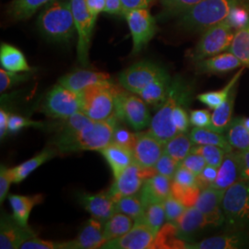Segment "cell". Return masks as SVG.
Segmentation results:
<instances>
[{
    "mask_svg": "<svg viewBox=\"0 0 249 249\" xmlns=\"http://www.w3.org/2000/svg\"><path fill=\"white\" fill-rule=\"evenodd\" d=\"M37 25L47 40L55 43L69 42L76 31L71 2L51 0L39 16Z\"/></svg>",
    "mask_w": 249,
    "mask_h": 249,
    "instance_id": "obj_1",
    "label": "cell"
},
{
    "mask_svg": "<svg viewBox=\"0 0 249 249\" xmlns=\"http://www.w3.org/2000/svg\"><path fill=\"white\" fill-rule=\"evenodd\" d=\"M189 88L180 79L172 80L168 94L159 110L151 118L149 133L154 136L160 142L165 144L178 135V130L173 123L175 108L182 101L189 99Z\"/></svg>",
    "mask_w": 249,
    "mask_h": 249,
    "instance_id": "obj_2",
    "label": "cell"
},
{
    "mask_svg": "<svg viewBox=\"0 0 249 249\" xmlns=\"http://www.w3.org/2000/svg\"><path fill=\"white\" fill-rule=\"evenodd\" d=\"M222 210L227 229L244 231L249 227V179H240L224 190Z\"/></svg>",
    "mask_w": 249,
    "mask_h": 249,
    "instance_id": "obj_3",
    "label": "cell"
},
{
    "mask_svg": "<svg viewBox=\"0 0 249 249\" xmlns=\"http://www.w3.org/2000/svg\"><path fill=\"white\" fill-rule=\"evenodd\" d=\"M118 121L119 119L116 115L105 121L91 120L79 130L59 152L69 153L78 151H101L112 142L114 131Z\"/></svg>",
    "mask_w": 249,
    "mask_h": 249,
    "instance_id": "obj_4",
    "label": "cell"
},
{
    "mask_svg": "<svg viewBox=\"0 0 249 249\" xmlns=\"http://www.w3.org/2000/svg\"><path fill=\"white\" fill-rule=\"evenodd\" d=\"M240 0H202L182 13L181 21L188 29L206 31L225 20Z\"/></svg>",
    "mask_w": 249,
    "mask_h": 249,
    "instance_id": "obj_5",
    "label": "cell"
},
{
    "mask_svg": "<svg viewBox=\"0 0 249 249\" xmlns=\"http://www.w3.org/2000/svg\"><path fill=\"white\" fill-rule=\"evenodd\" d=\"M116 84L111 80L90 86L80 92V111L91 120L105 121L116 115L115 112Z\"/></svg>",
    "mask_w": 249,
    "mask_h": 249,
    "instance_id": "obj_6",
    "label": "cell"
},
{
    "mask_svg": "<svg viewBox=\"0 0 249 249\" xmlns=\"http://www.w3.org/2000/svg\"><path fill=\"white\" fill-rule=\"evenodd\" d=\"M147 104L124 87L116 85L115 112L119 120L124 121L136 130L150 126L151 118Z\"/></svg>",
    "mask_w": 249,
    "mask_h": 249,
    "instance_id": "obj_7",
    "label": "cell"
},
{
    "mask_svg": "<svg viewBox=\"0 0 249 249\" xmlns=\"http://www.w3.org/2000/svg\"><path fill=\"white\" fill-rule=\"evenodd\" d=\"M42 112L46 116L66 120L81 109L80 92L67 89L59 83L49 90L44 103Z\"/></svg>",
    "mask_w": 249,
    "mask_h": 249,
    "instance_id": "obj_8",
    "label": "cell"
},
{
    "mask_svg": "<svg viewBox=\"0 0 249 249\" xmlns=\"http://www.w3.org/2000/svg\"><path fill=\"white\" fill-rule=\"evenodd\" d=\"M233 36L232 28L226 19L207 29L192 53L193 59L199 61L228 50Z\"/></svg>",
    "mask_w": 249,
    "mask_h": 249,
    "instance_id": "obj_9",
    "label": "cell"
},
{
    "mask_svg": "<svg viewBox=\"0 0 249 249\" xmlns=\"http://www.w3.org/2000/svg\"><path fill=\"white\" fill-rule=\"evenodd\" d=\"M72 13L78 33L77 54L79 62L87 66L89 64V50L90 40L96 18H94L88 9L86 0H71Z\"/></svg>",
    "mask_w": 249,
    "mask_h": 249,
    "instance_id": "obj_10",
    "label": "cell"
},
{
    "mask_svg": "<svg viewBox=\"0 0 249 249\" xmlns=\"http://www.w3.org/2000/svg\"><path fill=\"white\" fill-rule=\"evenodd\" d=\"M155 174L157 173L154 168H142L133 161L115 178L113 185L107 190V193L115 202L123 196L138 194L144 182Z\"/></svg>",
    "mask_w": 249,
    "mask_h": 249,
    "instance_id": "obj_11",
    "label": "cell"
},
{
    "mask_svg": "<svg viewBox=\"0 0 249 249\" xmlns=\"http://www.w3.org/2000/svg\"><path fill=\"white\" fill-rule=\"evenodd\" d=\"M166 71L156 63L140 61L121 72L118 80L124 89L139 94L150 83Z\"/></svg>",
    "mask_w": 249,
    "mask_h": 249,
    "instance_id": "obj_12",
    "label": "cell"
},
{
    "mask_svg": "<svg viewBox=\"0 0 249 249\" xmlns=\"http://www.w3.org/2000/svg\"><path fill=\"white\" fill-rule=\"evenodd\" d=\"M127 25L129 27L132 40L133 50L132 53H140L155 36L157 25L148 9H133L124 13Z\"/></svg>",
    "mask_w": 249,
    "mask_h": 249,
    "instance_id": "obj_13",
    "label": "cell"
},
{
    "mask_svg": "<svg viewBox=\"0 0 249 249\" xmlns=\"http://www.w3.org/2000/svg\"><path fill=\"white\" fill-rule=\"evenodd\" d=\"M156 234L141 221H135L133 227L124 235L107 241L101 249H151L153 247Z\"/></svg>",
    "mask_w": 249,
    "mask_h": 249,
    "instance_id": "obj_14",
    "label": "cell"
},
{
    "mask_svg": "<svg viewBox=\"0 0 249 249\" xmlns=\"http://www.w3.org/2000/svg\"><path fill=\"white\" fill-rule=\"evenodd\" d=\"M163 145L148 131L137 134L133 148L134 161L142 168H154L163 153Z\"/></svg>",
    "mask_w": 249,
    "mask_h": 249,
    "instance_id": "obj_15",
    "label": "cell"
},
{
    "mask_svg": "<svg viewBox=\"0 0 249 249\" xmlns=\"http://www.w3.org/2000/svg\"><path fill=\"white\" fill-rule=\"evenodd\" d=\"M223 193L224 190L212 187L201 189L194 206L204 214L211 226L218 227L224 223V216L222 210Z\"/></svg>",
    "mask_w": 249,
    "mask_h": 249,
    "instance_id": "obj_16",
    "label": "cell"
},
{
    "mask_svg": "<svg viewBox=\"0 0 249 249\" xmlns=\"http://www.w3.org/2000/svg\"><path fill=\"white\" fill-rule=\"evenodd\" d=\"M103 223L94 218L89 219L74 240L63 242V249H101L107 243Z\"/></svg>",
    "mask_w": 249,
    "mask_h": 249,
    "instance_id": "obj_17",
    "label": "cell"
},
{
    "mask_svg": "<svg viewBox=\"0 0 249 249\" xmlns=\"http://www.w3.org/2000/svg\"><path fill=\"white\" fill-rule=\"evenodd\" d=\"M36 235L29 226H22L13 217L2 215L0 224V249H20L29 238Z\"/></svg>",
    "mask_w": 249,
    "mask_h": 249,
    "instance_id": "obj_18",
    "label": "cell"
},
{
    "mask_svg": "<svg viewBox=\"0 0 249 249\" xmlns=\"http://www.w3.org/2000/svg\"><path fill=\"white\" fill-rule=\"evenodd\" d=\"M249 248V234L246 231H229L199 242L187 243L188 249H239Z\"/></svg>",
    "mask_w": 249,
    "mask_h": 249,
    "instance_id": "obj_19",
    "label": "cell"
},
{
    "mask_svg": "<svg viewBox=\"0 0 249 249\" xmlns=\"http://www.w3.org/2000/svg\"><path fill=\"white\" fill-rule=\"evenodd\" d=\"M79 201L92 218L102 223H106L116 213V202L107 191L99 194L81 193L79 195Z\"/></svg>",
    "mask_w": 249,
    "mask_h": 249,
    "instance_id": "obj_20",
    "label": "cell"
},
{
    "mask_svg": "<svg viewBox=\"0 0 249 249\" xmlns=\"http://www.w3.org/2000/svg\"><path fill=\"white\" fill-rule=\"evenodd\" d=\"M171 187L172 179L160 174H155L148 178L138 193L144 208L146 209L148 206L155 202L164 201V199L171 195Z\"/></svg>",
    "mask_w": 249,
    "mask_h": 249,
    "instance_id": "obj_21",
    "label": "cell"
},
{
    "mask_svg": "<svg viewBox=\"0 0 249 249\" xmlns=\"http://www.w3.org/2000/svg\"><path fill=\"white\" fill-rule=\"evenodd\" d=\"M110 79V75L105 72L79 70L63 76L58 80V83L67 89L81 92L90 86L111 80Z\"/></svg>",
    "mask_w": 249,
    "mask_h": 249,
    "instance_id": "obj_22",
    "label": "cell"
},
{
    "mask_svg": "<svg viewBox=\"0 0 249 249\" xmlns=\"http://www.w3.org/2000/svg\"><path fill=\"white\" fill-rule=\"evenodd\" d=\"M175 223L178 227V236L187 243L197 232L204 230L208 226H211L204 214L197 210L196 207L187 208L185 213L178 218Z\"/></svg>",
    "mask_w": 249,
    "mask_h": 249,
    "instance_id": "obj_23",
    "label": "cell"
},
{
    "mask_svg": "<svg viewBox=\"0 0 249 249\" xmlns=\"http://www.w3.org/2000/svg\"><path fill=\"white\" fill-rule=\"evenodd\" d=\"M240 179V164L236 151L226 152L222 164L218 168L217 178L212 187L220 190H226Z\"/></svg>",
    "mask_w": 249,
    "mask_h": 249,
    "instance_id": "obj_24",
    "label": "cell"
},
{
    "mask_svg": "<svg viewBox=\"0 0 249 249\" xmlns=\"http://www.w3.org/2000/svg\"><path fill=\"white\" fill-rule=\"evenodd\" d=\"M100 152L108 162L115 178L134 161L133 151L116 143H110Z\"/></svg>",
    "mask_w": 249,
    "mask_h": 249,
    "instance_id": "obj_25",
    "label": "cell"
},
{
    "mask_svg": "<svg viewBox=\"0 0 249 249\" xmlns=\"http://www.w3.org/2000/svg\"><path fill=\"white\" fill-rule=\"evenodd\" d=\"M243 64L232 53H223L199 60L196 63V71L199 73L208 74H221L231 71Z\"/></svg>",
    "mask_w": 249,
    "mask_h": 249,
    "instance_id": "obj_26",
    "label": "cell"
},
{
    "mask_svg": "<svg viewBox=\"0 0 249 249\" xmlns=\"http://www.w3.org/2000/svg\"><path fill=\"white\" fill-rule=\"evenodd\" d=\"M172 80L168 72L165 71L153 80L146 88L138 94L147 105L160 107L166 98Z\"/></svg>",
    "mask_w": 249,
    "mask_h": 249,
    "instance_id": "obj_27",
    "label": "cell"
},
{
    "mask_svg": "<svg viewBox=\"0 0 249 249\" xmlns=\"http://www.w3.org/2000/svg\"><path fill=\"white\" fill-rule=\"evenodd\" d=\"M58 151L55 148H46L32 159L26 160L13 168H9L13 183H20L26 179L34 171L44 164L47 160L53 158Z\"/></svg>",
    "mask_w": 249,
    "mask_h": 249,
    "instance_id": "obj_28",
    "label": "cell"
},
{
    "mask_svg": "<svg viewBox=\"0 0 249 249\" xmlns=\"http://www.w3.org/2000/svg\"><path fill=\"white\" fill-rule=\"evenodd\" d=\"M44 196L42 194H36L34 196H20L9 195V204L12 208L14 220L22 226H28V221L32 210L36 205L42 203Z\"/></svg>",
    "mask_w": 249,
    "mask_h": 249,
    "instance_id": "obj_29",
    "label": "cell"
},
{
    "mask_svg": "<svg viewBox=\"0 0 249 249\" xmlns=\"http://www.w3.org/2000/svg\"><path fill=\"white\" fill-rule=\"evenodd\" d=\"M236 86V85H235ZM235 86L231 89L230 95L226 99L220 107L215 108L212 115V122L210 129H213L219 133L226 132L227 128L231 124L232 120V111L234 107V101L236 96Z\"/></svg>",
    "mask_w": 249,
    "mask_h": 249,
    "instance_id": "obj_30",
    "label": "cell"
},
{
    "mask_svg": "<svg viewBox=\"0 0 249 249\" xmlns=\"http://www.w3.org/2000/svg\"><path fill=\"white\" fill-rule=\"evenodd\" d=\"M1 67L11 72L30 71L32 69L27 62L26 57L18 48L2 43L0 46Z\"/></svg>",
    "mask_w": 249,
    "mask_h": 249,
    "instance_id": "obj_31",
    "label": "cell"
},
{
    "mask_svg": "<svg viewBox=\"0 0 249 249\" xmlns=\"http://www.w3.org/2000/svg\"><path fill=\"white\" fill-rule=\"evenodd\" d=\"M192 142L196 145H213L223 148L229 152L233 151V148L228 142L226 136L223 133L216 132L208 127H194L189 134Z\"/></svg>",
    "mask_w": 249,
    "mask_h": 249,
    "instance_id": "obj_32",
    "label": "cell"
},
{
    "mask_svg": "<svg viewBox=\"0 0 249 249\" xmlns=\"http://www.w3.org/2000/svg\"><path fill=\"white\" fill-rule=\"evenodd\" d=\"M186 245L187 242L178 236L176 223L168 222L157 232L152 249H184Z\"/></svg>",
    "mask_w": 249,
    "mask_h": 249,
    "instance_id": "obj_33",
    "label": "cell"
},
{
    "mask_svg": "<svg viewBox=\"0 0 249 249\" xmlns=\"http://www.w3.org/2000/svg\"><path fill=\"white\" fill-rule=\"evenodd\" d=\"M133 221L131 217L120 213L110 217L104 224V235L107 242L124 235L133 227Z\"/></svg>",
    "mask_w": 249,
    "mask_h": 249,
    "instance_id": "obj_34",
    "label": "cell"
},
{
    "mask_svg": "<svg viewBox=\"0 0 249 249\" xmlns=\"http://www.w3.org/2000/svg\"><path fill=\"white\" fill-rule=\"evenodd\" d=\"M226 138L233 149L249 151V129L243 123V117H236L231 120L226 130Z\"/></svg>",
    "mask_w": 249,
    "mask_h": 249,
    "instance_id": "obj_35",
    "label": "cell"
},
{
    "mask_svg": "<svg viewBox=\"0 0 249 249\" xmlns=\"http://www.w3.org/2000/svg\"><path fill=\"white\" fill-rule=\"evenodd\" d=\"M192 141L185 133H178L163 145V153L168 154L180 164L192 150Z\"/></svg>",
    "mask_w": 249,
    "mask_h": 249,
    "instance_id": "obj_36",
    "label": "cell"
},
{
    "mask_svg": "<svg viewBox=\"0 0 249 249\" xmlns=\"http://www.w3.org/2000/svg\"><path fill=\"white\" fill-rule=\"evenodd\" d=\"M243 72H244V68H242L240 71L232 77V79L227 83V85L223 89L216 90V91H209V92L201 93L197 95V100L206 105L209 108L213 110L215 108L220 107L230 95L231 89H233V87L237 84V81L240 79Z\"/></svg>",
    "mask_w": 249,
    "mask_h": 249,
    "instance_id": "obj_37",
    "label": "cell"
},
{
    "mask_svg": "<svg viewBox=\"0 0 249 249\" xmlns=\"http://www.w3.org/2000/svg\"><path fill=\"white\" fill-rule=\"evenodd\" d=\"M228 51L235 55L243 66L249 67V24L234 34Z\"/></svg>",
    "mask_w": 249,
    "mask_h": 249,
    "instance_id": "obj_38",
    "label": "cell"
},
{
    "mask_svg": "<svg viewBox=\"0 0 249 249\" xmlns=\"http://www.w3.org/2000/svg\"><path fill=\"white\" fill-rule=\"evenodd\" d=\"M164 220H166L164 204L163 201H160L148 206L144 211L142 217L137 221L145 223L151 231L157 234L164 224Z\"/></svg>",
    "mask_w": 249,
    "mask_h": 249,
    "instance_id": "obj_39",
    "label": "cell"
},
{
    "mask_svg": "<svg viewBox=\"0 0 249 249\" xmlns=\"http://www.w3.org/2000/svg\"><path fill=\"white\" fill-rule=\"evenodd\" d=\"M51 0H13L9 6V15L15 19L30 18L36 10Z\"/></svg>",
    "mask_w": 249,
    "mask_h": 249,
    "instance_id": "obj_40",
    "label": "cell"
},
{
    "mask_svg": "<svg viewBox=\"0 0 249 249\" xmlns=\"http://www.w3.org/2000/svg\"><path fill=\"white\" fill-rule=\"evenodd\" d=\"M145 208L139 194L123 196L116 202V213H124L131 217L135 221L141 219Z\"/></svg>",
    "mask_w": 249,
    "mask_h": 249,
    "instance_id": "obj_41",
    "label": "cell"
},
{
    "mask_svg": "<svg viewBox=\"0 0 249 249\" xmlns=\"http://www.w3.org/2000/svg\"><path fill=\"white\" fill-rule=\"evenodd\" d=\"M191 152L200 154L206 160L207 165L219 168L227 151H224L221 147L213 145H196L192 147Z\"/></svg>",
    "mask_w": 249,
    "mask_h": 249,
    "instance_id": "obj_42",
    "label": "cell"
},
{
    "mask_svg": "<svg viewBox=\"0 0 249 249\" xmlns=\"http://www.w3.org/2000/svg\"><path fill=\"white\" fill-rule=\"evenodd\" d=\"M201 189L197 186L195 187H182L172 181L171 195L178 198L187 208L194 207L200 194Z\"/></svg>",
    "mask_w": 249,
    "mask_h": 249,
    "instance_id": "obj_43",
    "label": "cell"
},
{
    "mask_svg": "<svg viewBox=\"0 0 249 249\" xmlns=\"http://www.w3.org/2000/svg\"><path fill=\"white\" fill-rule=\"evenodd\" d=\"M226 20L233 30L238 31L242 28L248 26L249 23V8L237 4L231 9Z\"/></svg>",
    "mask_w": 249,
    "mask_h": 249,
    "instance_id": "obj_44",
    "label": "cell"
},
{
    "mask_svg": "<svg viewBox=\"0 0 249 249\" xmlns=\"http://www.w3.org/2000/svg\"><path fill=\"white\" fill-rule=\"evenodd\" d=\"M163 204L165 210L166 221L170 223H175L187 210V207L185 205L172 195H170L164 199Z\"/></svg>",
    "mask_w": 249,
    "mask_h": 249,
    "instance_id": "obj_45",
    "label": "cell"
},
{
    "mask_svg": "<svg viewBox=\"0 0 249 249\" xmlns=\"http://www.w3.org/2000/svg\"><path fill=\"white\" fill-rule=\"evenodd\" d=\"M187 100L182 101L179 103L174 110L173 113V123L176 126L178 133H186L189 126L190 118L188 117L187 110L185 108V105L187 104Z\"/></svg>",
    "mask_w": 249,
    "mask_h": 249,
    "instance_id": "obj_46",
    "label": "cell"
},
{
    "mask_svg": "<svg viewBox=\"0 0 249 249\" xmlns=\"http://www.w3.org/2000/svg\"><path fill=\"white\" fill-rule=\"evenodd\" d=\"M179 163L177 160L170 157L168 154L162 153L160 159L154 166V169L157 174L164 176L166 178L173 179L174 176L178 170Z\"/></svg>",
    "mask_w": 249,
    "mask_h": 249,
    "instance_id": "obj_47",
    "label": "cell"
},
{
    "mask_svg": "<svg viewBox=\"0 0 249 249\" xmlns=\"http://www.w3.org/2000/svg\"><path fill=\"white\" fill-rule=\"evenodd\" d=\"M137 141V134L132 133L126 128L116 125L113 135L112 142L116 143L125 148H128L133 151L135 143Z\"/></svg>",
    "mask_w": 249,
    "mask_h": 249,
    "instance_id": "obj_48",
    "label": "cell"
},
{
    "mask_svg": "<svg viewBox=\"0 0 249 249\" xmlns=\"http://www.w3.org/2000/svg\"><path fill=\"white\" fill-rule=\"evenodd\" d=\"M43 124L40 122L33 121L31 119H28L26 117L10 114L9 118V133L16 134L20 131L22 128L29 127V126H36L40 127Z\"/></svg>",
    "mask_w": 249,
    "mask_h": 249,
    "instance_id": "obj_49",
    "label": "cell"
},
{
    "mask_svg": "<svg viewBox=\"0 0 249 249\" xmlns=\"http://www.w3.org/2000/svg\"><path fill=\"white\" fill-rule=\"evenodd\" d=\"M180 165L192 172L194 175L198 176L207 165L204 158L197 153L190 152L184 160L181 161Z\"/></svg>",
    "mask_w": 249,
    "mask_h": 249,
    "instance_id": "obj_50",
    "label": "cell"
},
{
    "mask_svg": "<svg viewBox=\"0 0 249 249\" xmlns=\"http://www.w3.org/2000/svg\"><path fill=\"white\" fill-rule=\"evenodd\" d=\"M20 249H63V242L44 240L35 235L25 241Z\"/></svg>",
    "mask_w": 249,
    "mask_h": 249,
    "instance_id": "obj_51",
    "label": "cell"
},
{
    "mask_svg": "<svg viewBox=\"0 0 249 249\" xmlns=\"http://www.w3.org/2000/svg\"><path fill=\"white\" fill-rule=\"evenodd\" d=\"M163 7L172 13H184L202 0H160Z\"/></svg>",
    "mask_w": 249,
    "mask_h": 249,
    "instance_id": "obj_52",
    "label": "cell"
},
{
    "mask_svg": "<svg viewBox=\"0 0 249 249\" xmlns=\"http://www.w3.org/2000/svg\"><path fill=\"white\" fill-rule=\"evenodd\" d=\"M173 182L177 183L179 186L182 187H195L197 186L196 184V176L194 175L192 172L185 168L184 166L180 165L178 166V170L172 179ZM198 187V186H197Z\"/></svg>",
    "mask_w": 249,
    "mask_h": 249,
    "instance_id": "obj_53",
    "label": "cell"
},
{
    "mask_svg": "<svg viewBox=\"0 0 249 249\" xmlns=\"http://www.w3.org/2000/svg\"><path fill=\"white\" fill-rule=\"evenodd\" d=\"M23 80H25V75H18L17 72L9 71L2 68L0 70V91L4 92L15 83Z\"/></svg>",
    "mask_w": 249,
    "mask_h": 249,
    "instance_id": "obj_54",
    "label": "cell"
},
{
    "mask_svg": "<svg viewBox=\"0 0 249 249\" xmlns=\"http://www.w3.org/2000/svg\"><path fill=\"white\" fill-rule=\"evenodd\" d=\"M218 174V168H215L213 166L206 165L202 172L196 176V184L200 189H204L207 187H211L213 186L214 181L216 180Z\"/></svg>",
    "mask_w": 249,
    "mask_h": 249,
    "instance_id": "obj_55",
    "label": "cell"
},
{
    "mask_svg": "<svg viewBox=\"0 0 249 249\" xmlns=\"http://www.w3.org/2000/svg\"><path fill=\"white\" fill-rule=\"evenodd\" d=\"M190 123L196 127H210L212 122V115L209 110H192L190 112Z\"/></svg>",
    "mask_w": 249,
    "mask_h": 249,
    "instance_id": "obj_56",
    "label": "cell"
},
{
    "mask_svg": "<svg viewBox=\"0 0 249 249\" xmlns=\"http://www.w3.org/2000/svg\"><path fill=\"white\" fill-rule=\"evenodd\" d=\"M11 183H13V181L9 172V168L2 164L0 168V203L1 204L8 196Z\"/></svg>",
    "mask_w": 249,
    "mask_h": 249,
    "instance_id": "obj_57",
    "label": "cell"
},
{
    "mask_svg": "<svg viewBox=\"0 0 249 249\" xmlns=\"http://www.w3.org/2000/svg\"><path fill=\"white\" fill-rule=\"evenodd\" d=\"M241 170V179L249 180V151H236Z\"/></svg>",
    "mask_w": 249,
    "mask_h": 249,
    "instance_id": "obj_58",
    "label": "cell"
},
{
    "mask_svg": "<svg viewBox=\"0 0 249 249\" xmlns=\"http://www.w3.org/2000/svg\"><path fill=\"white\" fill-rule=\"evenodd\" d=\"M105 12L113 15L124 16V10L121 0H106Z\"/></svg>",
    "mask_w": 249,
    "mask_h": 249,
    "instance_id": "obj_59",
    "label": "cell"
},
{
    "mask_svg": "<svg viewBox=\"0 0 249 249\" xmlns=\"http://www.w3.org/2000/svg\"><path fill=\"white\" fill-rule=\"evenodd\" d=\"M86 4L94 18H97L99 14L106 9V0H86Z\"/></svg>",
    "mask_w": 249,
    "mask_h": 249,
    "instance_id": "obj_60",
    "label": "cell"
},
{
    "mask_svg": "<svg viewBox=\"0 0 249 249\" xmlns=\"http://www.w3.org/2000/svg\"><path fill=\"white\" fill-rule=\"evenodd\" d=\"M124 13L129 10L139 9H148L149 0H121Z\"/></svg>",
    "mask_w": 249,
    "mask_h": 249,
    "instance_id": "obj_61",
    "label": "cell"
},
{
    "mask_svg": "<svg viewBox=\"0 0 249 249\" xmlns=\"http://www.w3.org/2000/svg\"><path fill=\"white\" fill-rule=\"evenodd\" d=\"M9 115L6 110L1 108L0 110V137L3 139L9 132Z\"/></svg>",
    "mask_w": 249,
    "mask_h": 249,
    "instance_id": "obj_62",
    "label": "cell"
},
{
    "mask_svg": "<svg viewBox=\"0 0 249 249\" xmlns=\"http://www.w3.org/2000/svg\"><path fill=\"white\" fill-rule=\"evenodd\" d=\"M243 123L245 124V126L249 129V117H247V118L243 117Z\"/></svg>",
    "mask_w": 249,
    "mask_h": 249,
    "instance_id": "obj_63",
    "label": "cell"
},
{
    "mask_svg": "<svg viewBox=\"0 0 249 249\" xmlns=\"http://www.w3.org/2000/svg\"><path fill=\"white\" fill-rule=\"evenodd\" d=\"M151 1H153V0H149V2H151Z\"/></svg>",
    "mask_w": 249,
    "mask_h": 249,
    "instance_id": "obj_64",
    "label": "cell"
}]
</instances>
